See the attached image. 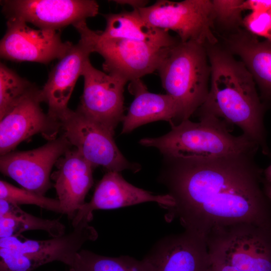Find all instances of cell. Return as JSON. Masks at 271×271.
Returning a JSON list of instances; mask_svg holds the SVG:
<instances>
[{"label":"cell","instance_id":"cell-1","mask_svg":"<svg viewBox=\"0 0 271 271\" xmlns=\"http://www.w3.org/2000/svg\"><path fill=\"white\" fill-rule=\"evenodd\" d=\"M258 151L211 158L173 159L160 177L174 205L165 219L206 240L217 227L248 223L271 230V201L262 186Z\"/></svg>","mask_w":271,"mask_h":271},{"label":"cell","instance_id":"cell-2","mask_svg":"<svg viewBox=\"0 0 271 271\" xmlns=\"http://www.w3.org/2000/svg\"><path fill=\"white\" fill-rule=\"evenodd\" d=\"M211 67L209 91L197 110L199 116L211 115L235 125L257 144L264 155L269 156L264 125V105L255 82L242 61L229 52L206 46Z\"/></svg>","mask_w":271,"mask_h":271},{"label":"cell","instance_id":"cell-3","mask_svg":"<svg viewBox=\"0 0 271 271\" xmlns=\"http://www.w3.org/2000/svg\"><path fill=\"white\" fill-rule=\"evenodd\" d=\"M199 121L186 119L172 126L167 134L144 138L140 144L154 147L173 159L211 158L258 151L257 144L244 134L233 136L228 125L211 115L199 116Z\"/></svg>","mask_w":271,"mask_h":271},{"label":"cell","instance_id":"cell-4","mask_svg":"<svg viewBox=\"0 0 271 271\" xmlns=\"http://www.w3.org/2000/svg\"><path fill=\"white\" fill-rule=\"evenodd\" d=\"M208 58L205 45L179 40L167 48L158 66L163 87L178 106L179 123L189 119L208 96L211 76Z\"/></svg>","mask_w":271,"mask_h":271},{"label":"cell","instance_id":"cell-5","mask_svg":"<svg viewBox=\"0 0 271 271\" xmlns=\"http://www.w3.org/2000/svg\"><path fill=\"white\" fill-rule=\"evenodd\" d=\"M73 26L93 52L98 53L103 58L102 67L105 73L119 76L127 82L157 71L168 48L131 40L105 39L98 31L89 29L86 21Z\"/></svg>","mask_w":271,"mask_h":271},{"label":"cell","instance_id":"cell-6","mask_svg":"<svg viewBox=\"0 0 271 271\" xmlns=\"http://www.w3.org/2000/svg\"><path fill=\"white\" fill-rule=\"evenodd\" d=\"M206 242L209 254L240 271H271V230L236 223L213 229Z\"/></svg>","mask_w":271,"mask_h":271},{"label":"cell","instance_id":"cell-7","mask_svg":"<svg viewBox=\"0 0 271 271\" xmlns=\"http://www.w3.org/2000/svg\"><path fill=\"white\" fill-rule=\"evenodd\" d=\"M138 10L150 25L174 31L182 42L193 41L206 46L217 42L212 32L215 16L212 1L158 0Z\"/></svg>","mask_w":271,"mask_h":271},{"label":"cell","instance_id":"cell-8","mask_svg":"<svg viewBox=\"0 0 271 271\" xmlns=\"http://www.w3.org/2000/svg\"><path fill=\"white\" fill-rule=\"evenodd\" d=\"M58 119L62 134L93 168L102 166L107 171L117 172L140 170L139 165L129 162L121 154L113 134L79 110L68 108Z\"/></svg>","mask_w":271,"mask_h":271},{"label":"cell","instance_id":"cell-9","mask_svg":"<svg viewBox=\"0 0 271 271\" xmlns=\"http://www.w3.org/2000/svg\"><path fill=\"white\" fill-rule=\"evenodd\" d=\"M72 146L62 134L37 149L8 153L1 156V173L23 188L44 196L51 188L53 166Z\"/></svg>","mask_w":271,"mask_h":271},{"label":"cell","instance_id":"cell-10","mask_svg":"<svg viewBox=\"0 0 271 271\" xmlns=\"http://www.w3.org/2000/svg\"><path fill=\"white\" fill-rule=\"evenodd\" d=\"M1 4L8 20H19L39 29L55 31L86 21L99 11L94 0H6Z\"/></svg>","mask_w":271,"mask_h":271},{"label":"cell","instance_id":"cell-11","mask_svg":"<svg viewBox=\"0 0 271 271\" xmlns=\"http://www.w3.org/2000/svg\"><path fill=\"white\" fill-rule=\"evenodd\" d=\"M82 76L84 88L77 109L114 135L115 128L124 116L123 92L128 82L97 69L90 60Z\"/></svg>","mask_w":271,"mask_h":271},{"label":"cell","instance_id":"cell-12","mask_svg":"<svg viewBox=\"0 0 271 271\" xmlns=\"http://www.w3.org/2000/svg\"><path fill=\"white\" fill-rule=\"evenodd\" d=\"M96 229L87 221H81L68 234L43 240H26L17 237L0 238V247L21 253L22 262L28 271L58 261L70 266L76 254L88 241L98 237Z\"/></svg>","mask_w":271,"mask_h":271},{"label":"cell","instance_id":"cell-13","mask_svg":"<svg viewBox=\"0 0 271 271\" xmlns=\"http://www.w3.org/2000/svg\"><path fill=\"white\" fill-rule=\"evenodd\" d=\"M40 90L35 86L0 119L1 156L37 134L48 141L58 137L60 122L43 112Z\"/></svg>","mask_w":271,"mask_h":271},{"label":"cell","instance_id":"cell-14","mask_svg":"<svg viewBox=\"0 0 271 271\" xmlns=\"http://www.w3.org/2000/svg\"><path fill=\"white\" fill-rule=\"evenodd\" d=\"M73 44L63 42L56 31L32 28L24 21L8 20L0 43L2 58L47 64L63 57Z\"/></svg>","mask_w":271,"mask_h":271},{"label":"cell","instance_id":"cell-15","mask_svg":"<svg viewBox=\"0 0 271 271\" xmlns=\"http://www.w3.org/2000/svg\"><path fill=\"white\" fill-rule=\"evenodd\" d=\"M143 259L152 271H207L210 255L205 239L184 230L160 239Z\"/></svg>","mask_w":271,"mask_h":271},{"label":"cell","instance_id":"cell-16","mask_svg":"<svg viewBox=\"0 0 271 271\" xmlns=\"http://www.w3.org/2000/svg\"><path fill=\"white\" fill-rule=\"evenodd\" d=\"M148 202H157L164 208L174 205L168 193L155 195L128 183L119 172L107 171L97 185L91 200L76 212L72 225L74 227L81 221L89 222L94 210L117 209Z\"/></svg>","mask_w":271,"mask_h":271},{"label":"cell","instance_id":"cell-17","mask_svg":"<svg viewBox=\"0 0 271 271\" xmlns=\"http://www.w3.org/2000/svg\"><path fill=\"white\" fill-rule=\"evenodd\" d=\"M93 51L82 38L72 45L49 73L40 95L42 102L48 106V114L58 119L68 108V103L78 78Z\"/></svg>","mask_w":271,"mask_h":271},{"label":"cell","instance_id":"cell-18","mask_svg":"<svg viewBox=\"0 0 271 271\" xmlns=\"http://www.w3.org/2000/svg\"><path fill=\"white\" fill-rule=\"evenodd\" d=\"M52 175L63 214L72 219L85 203L93 185L92 165L74 148L70 149L56 162Z\"/></svg>","mask_w":271,"mask_h":271},{"label":"cell","instance_id":"cell-19","mask_svg":"<svg viewBox=\"0 0 271 271\" xmlns=\"http://www.w3.org/2000/svg\"><path fill=\"white\" fill-rule=\"evenodd\" d=\"M128 90L134 97L122 120L121 133L155 121H167L172 126L174 121H179V109L170 95L149 92L141 79L130 81Z\"/></svg>","mask_w":271,"mask_h":271},{"label":"cell","instance_id":"cell-20","mask_svg":"<svg viewBox=\"0 0 271 271\" xmlns=\"http://www.w3.org/2000/svg\"><path fill=\"white\" fill-rule=\"evenodd\" d=\"M238 32L229 39L230 52L239 56L258 86L262 99L271 102V41Z\"/></svg>","mask_w":271,"mask_h":271},{"label":"cell","instance_id":"cell-21","mask_svg":"<svg viewBox=\"0 0 271 271\" xmlns=\"http://www.w3.org/2000/svg\"><path fill=\"white\" fill-rule=\"evenodd\" d=\"M106 21L105 28L98 31L105 39H123L145 42L161 48L171 47L179 41L168 31L148 24L138 10L110 13L103 15Z\"/></svg>","mask_w":271,"mask_h":271},{"label":"cell","instance_id":"cell-22","mask_svg":"<svg viewBox=\"0 0 271 271\" xmlns=\"http://www.w3.org/2000/svg\"><path fill=\"white\" fill-rule=\"evenodd\" d=\"M32 230H43L56 237L65 234V227L58 220L35 216L16 204L0 199V238L17 237Z\"/></svg>","mask_w":271,"mask_h":271},{"label":"cell","instance_id":"cell-23","mask_svg":"<svg viewBox=\"0 0 271 271\" xmlns=\"http://www.w3.org/2000/svg\"><path fill=\"white\" fill-rule=\"evenodd\" d=\"M70 267L76 271H152L143 258L128 255L110 257L82 249L75 255Z\"/></svg>","mask_w":271,"mask_h":271},{"label":"cell","instance_id":"cell-24","mask_svg":"<svg viewBox=\"0 0 271 271\" xmlns=\"http://www.w3.org/2000/svg\"><path fill=\"white\" fill-rule=\"evenodd\" d=\"M35 86L1 63L0 64V119Z\"/></svg>","mask_w":271,"mask_h":271},{"label":"cell","instance_id":"cell-25","mask_svg":"<svg viewBox=\"0 0 271 271\" xmlns=\"http://www.w3.org/2000/svg\"><path fill=\"white\" fill-rule=\"evenodd\" d=\"M0 199L18 205H34L48 210L63 214L58 199L48 198L24 188H19L3 180L0 181Z\"/></svg>","mask_w":271,"mask_h":271},{"label":"cell","instance_id":"cell-26","mask_svg":"<svg viewBox=\"0 0 271 271\" xmlns=\"http://www.w3.org/2000/svg\"><path fill=\"white\" fill-rule=\"evenodd\" d=\"M243 0L212 1L215 21L228 26L242 22L241 4Z\"/></svg>","mask_w":271,"mask_h":271},{"label":"cell","instance_id":"cell-27","mask_svg":"<svg viewBox=\"0 0 271 271\" xmlns=\"http://www.w3.org/2000/svg\"><path fill=\"white\" fill-rule=\"evenodd\" d=\"M242 23L249 33L271 41V9L251 12Z\"/></svg>","mask_w":271,"mask_h":271},{"label":"cell","instance_id":"cell-28","mask_svg":"<svg viewBox=\"0 0 271 271\" xmlns=\"http://www.w3.org/2000/svg\"><path fill=\"white\" fill-rule=\"evenodd\" d=\"M209 255V264L207 271H240L222 258L210 254Z\"/></svg>","mask_w":271,"mask_h":271},{"label":"cell","instance_id":"cell-29","mask_svg":"<svg viewBox=\"0 0 271 271\" xmlns=\"http://www.w3.org/2000/svg\"><path fill=\"white\" fill-rule=\"evenodd\" d=\"M242 11L250 10L251 12L271 9V0H246L242 1Z\"/></svg>","mask_w":271,"mask_h":271},{"label":"cell","instance_id":"cell-30","mask_svg":"<svg viewBox=\"0 0 271 271\" xmlns=\"http://www.w3.org/2000/svg\"><path fill=\"white\" fill-rule=\"evenodd\" d=\"M112 2L121 6H129L132 8L133 10H139L145 8L149 3V1L146 0H114Z\"/></svg>","mask_w":271,"mask_h":271},{"label":"cell","instance_id":"cell-31","mask_svg":"<svg viewBox=\"0 0 271 271\" xmlns=\"http://www.w3.org/2000/svg\"><path fill=\"white\" fill-rule=\"evenodd\" d=\"M263 181L271 184V165L263 171Z\"/></svg>","mask_w":271,"mask_h":271},{"label":"cell","instance_id":"cell-32","mask_svg":"<svg viewBox=\"0 0 271 271\" xmlns=\"http://www.w3.org/2000/svg\"><path fill=\"white\" fill-rule=\"evenodd\" d=\"M262 186L265 195L271 201V184L263 181L262 179Z\"/></svg>","mask_w":271,"mask_h":271},{"label":"cell","instance_id":"cell-33","mask_svg":"<svg viewBox=\"0 0 271 271\" xmlns=\"http://www.w3.org/2000/svg\"><path fill=\"white\" fill-rule=\"evenodd\" d=\"M68 271H76L74 268L70 267V269Z\"/></svg>","mask_w":271,"mask_h":271},{"label":"cell","instance_id":"cell-34","mask_svg":"<svg viewBox=\"0 0 271 271\" xmlns=\"http://www.w3.org/2000/svg\"><path fill=\"white\" fill-rule=\"evenodd\" d=\"M51 271H55V270H51Z\"/></svg>","mask_w":271,"mask_h":271}]
</instances>
